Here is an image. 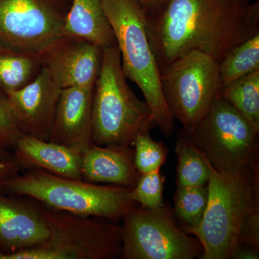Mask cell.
Instances as JSON below:
<instances>
[{"mask_svg":"<svg viewBox=\"0 0 259 259\" xmlns=\"http://www.w3.org/2000/svg\"><path fill=\"white\" fill-rule=\"evenodd\" d=\"M148 40L160 71L192 51L218 64L233 48L259 32L258 2L166 0L146 14Z\"/></svg>","mask_w":259,"mask_h":259,"instance_id":"1","label":"cell"},{"mask_svg":"<svg viewBox=\"0 0 259 259\" xmlns=\"http://www.w3.org/2000/svg\"><path fill=\"white\" fill-rule=\"evenodd\" d=\"M205 158L209 171L207 207L202 222L187 233L203 246L199 258L233 259L242 221L259 204V166L220 173Z\"/></svg>","mask_w":259,"mask_h":259,"instance_id":"2","label":"cell"},{"mask_svg":"<svg viewBox=\"0 0 259 259\" xmlns=\"http://www.w3.org/2000/svg\"><path fill=\"white\" fill-rule=\"evenodd\" d=\"M132 189L65 178L37 168L0 181L2 193L31 197L48 209L115 222L137 205L130 196Z\"/></svg>","mask_w":259,"mask_h":259,"instance_id":"3","label":"cell"},{"mask_svg":"<svg viewBox=\"0 0 259 259\" xmlns=\"http://www.w3.org/2000/svg\"><path fill=\"white\" fill-rule=\"evenodd\" d=\"M117 44L103 48L100 73L94 89L93 144L133 147L140 134L154 124L151 109L126 81Z\"/></svg>","mask_w":259,"mask_h":259,"instance_id":"4","label":"cell"},{"mask_svg":"<svg viewBox=\"0 0 259 259\" xmlns=\"http://www.w3.org/2000/svg\"><path fill=\"white\" fill-rule=\"evenodd\" d=\"M104 12L115 35L126 78L139 87L154 124L170 137L175 119L163 96L161 71L148 40L146 14L135 0H103Z\"/></svg>","mask_w":259,"mask_h":259,"instance_id":"5","label":"cell"},{"mask_svg":"<svg viewBox=\"0 0 259 259\" xmlns=\"http://www.w3.org/2000/svg\"><path fill=\"white\" fill-rule=\"evenodd\" d=\"M47 240L0 259H115L122 251L120 226L98 217H83L46 207Z\"/></svg>","mask_w":259,"mask_h":259,"instance_id":"6","label":"cell"},{"mask_svg":"<svg viewBox=\"0 0 259 259\" xmlns=\"http://www.w3.org/2000/svg\"><path fill=\"white\" fill-rule=\"evenodd\" d=\"M180 134L220 173L259 166V131L220 95L193 131Z\"/></svg>","mask_w":259,"mask_h":259,"instance_id":"7","label":"cell"},{"mask_svg":"<svg viewBox=\"0 0 259 259\" xmlns=\"http://www.w3.org/2000/svg\"><path fill=\"white\" fill-rule=\"evenodd\" d=\"M163 96L175 120L191 132L221 93L219 64L210 56L192 51L161 71Z\"/></svg>","mask_w":259,"mask_h":259,"instance_id":"8","label":"cell"},{"mask_svg":"<svg viewBox=\"0 0 259 259\" xmlns=\"http://www.w3.org/2000/svg\"><path fill=\"white\" fill-rule=\"evenodd\" d=\"M122 220L121 258L194 259L203 253L198 238L177 226L165 204L154 209L134 206Z\"/></svg>","mask_w":259,"mask_h":259,"instance_id":"9","label":"cell"},{"mask_svg":"<svg viewBox=\"0 0 259 259\" xmlns=\"http://www.w3.org/2000/svg\"><path fill=\"white\" fill-rule=\"evenodd\" d=\"M60 0H0V51L42 55L65 35Z\"/></svg>","mask_w":259,"mask_h":259,"instance_id":"10","label":"cell"},{"mask_svg":"<svg viewBox=\"0 0 259 259\" xmlns=\"http://www.w3.org/2000/svg\"><path fill=\"white\" fill-rule=\"evenodd\" d=\"M103 48L82 37L64 35L41 57L54 82L61 89L94 88Z\"/></svg>","mask_w":259,"mask_h":259,"instance_id":"11","label":"cell"},{"mask_svg":"<svg viewBox=\"0 0 259 259\" xmlns=\"http://www.w3.org/2000/svg\"><path fill=\"white\" fill-rule=\"evenodd\" d=\"M61 90L42 66L31 82L5 94L24 134L49 141Z\"/></svg>","mask_w":259,"mask_h":259,"instance_id":"12","label":"cell"},{"mask_svg":"<svg viewBox=\"0 0 259 259\" xmlns=\"http://www.w3.org/2000/svg\"><path fill=\"white\" fill-rule=\"evenodd\" d=\"M45 211L36 199L0 192V252L18 251L47 240Z\"/></svg>","mask_w":259,"mask_h":259,"instance_id":"13","label":"cell"},{"mask_svg":"<svg viewBox=\"0 0 259 259\" xmlns=\"http://www.w3.org/2000/svg\"><path fill=\"white\" fill-rule=\"evenodd\" d=\"M94 88L62 89L49 141L82 153L92 144Z\"/></svg>","mask_w":259,"mask_h":259,"instance_id":"14","label":"cell"},{"mask_svg":"<svg viewBox=\"0 0 259 259\" xmlns=\"http://www.w3.org/2000/svg\"><path fill=\"white\" fill-rule=\"evenodd\" d=\"M82 180L134 188L140 174L135 164L133 147L92 144L81 153Z\"/></svg>","mask_w":259,"mask_h":259,"instance_id":"15","label":"cell"},{"mask_svg":"<svg viewBox=\"0 0 259 259\" xmlns=\"http://www.w3.org/2000/svg\"><path fill=\"white\" fill-rule=\"evenodd\" d=\"M13 159L23 169L37 168L65 178L83 180L81 153L49 141L23 135L15 146Z\"/></svg>","mask_w":259,"mask_h":259,"instance_id":"16","label":"cell"},{"mask_svg":"<svg viewBox=\"0 0 259 259\" xmlns=\"http://www.w3.org/2000/svg\"><path fill=\"white\" fill-rule=\"evenodd\" d=\"M65 35L82 37L102 48L117 44L105 12L103 0H71Z\"/></svg>","mask_w":259,"mask_h":259,"instance_id":"17","label":"cell"},{"mask_svg":"<svg viewBox=\"0 0 259 259\" xmlns=\"http://www.w3.org/2000/svg\"><path fill=\"white\" fill-rule=\"evenodd\" d=\"M41 58L0 51V91L3 95L26 86L42 69Z\"/></svg>","mask_w":259,"mask_h":259,"instance_id":"18","label":"cell"},{"mask_svg":"<svg viewBox=\"0 0 259 259\" xmlns=\"http://www.w3.org/2000/svg\"><path fill=\"white\" fill-rule=\"evenodd\" d=\"M220 96L229 102L259 131V71L221 89Z\"/></svg>","mask_w":259,"mask_h":259,"instance_id":"19","label":"cell"},{"mask_svg":"<svg viewBox=\"0 0 259 259\" xmlns=\"http://www.w3.org/2000/svg\"><path fill=\"white\" fill-rule=\"evenodd\" d=\"M259 71V32L233 48L219 64L221 87Z\"/></svg>","mask_w":259,"mask_h":259,"instance_id":"20","label":"cell"},{"mask_svg":"<svg viewBox=\"0 0 259 259\" xmlns=\"http://www.w3.org/2000/svg\"><path fill=\"white\" fill-rule=\"evenodd\" d=\"M177 166V187H199L208 183L209 166L203 153L179 134L175 148Z\"/></svg>","mask_w":259,"mask_h":259,"instance_id":"21","label":"cell"},{"mask_svg":"<svg viewBox=\"0 0 259 259\" xmlns=\"http://www.w3.org/2000/svg\"><path fill=\"white\" fill-rule=\"evenodd\" d=\"M208 198L207 185L199 187H177L175 192V215L188 233L202 222Z\"/></svg>","mask_w":259,"mask_h":259,"instance_id":"22","label":"cell"},{"mask_svg":"<svg viewBox=\"0 0 259 259\" xmlns=\"http://www.w3.org/2000/svg\"><path fill=\"white\" fill-rule=\"evenodd\" d=\"M135 164L140 175L160 169L166 161L168 150L163 142H158L147 134H140L135 139Z\"/></svg>","mask_w":259,"mask_h":259,"instance_id":"23","label":"cell"},{"mask_svg":"<svg viewBox=\"0 0 259 259\" xmlns=\"http://www.w3.org/2000/svg\"><path fill=\"white\" fill-rule=\"evenodd\" d=\"M164 183L165 176L161 175L160 169L141 174L136 186L131 190V198L144 208H159L164 205Z\"/></svg>","mask_w":259,"mask_h":259,"instance_id":"24","label":"cell"},{"mask_svg":"<svg viewBox=\"0 0 259 259\" xmlns=\"http://www.w3.org/2000/svg\"><path fill=\"white\" fill-rule=\"evenodd\" d=\"M23 135L6 97L0 95V160L13 159L15 146Z\"/></svg>","mask_w":259,"mask_h":259,"instance_id":"25","label":"cell"},{"mask_svg":"<svg viewBox=\"0 0 259 259\" xmlns=\"http://www.w3.org/2000/svg\"><path fill=\"white\" fill-rule=\"evenodd\" d=\"M238 242L239 245H249L259 249V204L242 221Z\"/></svg>","mask_w":259,"mask_h":259,"instance_id":"26","label":"cell"},{"mask_svg":"<svg viewBox=\"0 0 259 259\" xmlns=\"http://www.w3.org/2000/svg\"><path fill=\"white\" fill-rule=\"evenodd\" d=\"M23 170L14 159L0 160V181L16 176Z\"/></svg>","mask_w":259,"mask_h":259,"instance_id":"27","label":"cell"},{"mask_svg":"<svg viewBox=\"0 0 259 259\" xmlns=\"http://www.w3.org/2000/svg\"><path fill=\"white\" fill-rule=\"evenodd\" d=\"M259 249L249 245H239L235 251L233 259H258Z\"/></svg>","mask_w":259,"mask_h":259,"instance_id":"28","label":"cell"},{"mask_svg":"<svg viewBox=\"0 0 259 259\" xmlns=\"http://www.w3.org/2000/svg\"><path fill=\"white\" fill-rule=\"evenodd\" d=\"M144 10L145 14L151 13L159 8L166 0H135Z\"/></svg>","mask_w":259,"mask_h":259,"instance_id":"29","label":"cell"},{"mask_svg":"<svg viewBox=\"0 0 259 259\" xmlns=\"http://www.w3.org/2000/svg\"><path fill=\"white\" fill-rule=\"evenodd\" d=\"M228 1L233 2L236 3H247L248 0H228Z\"/></svg>","mask_w":259,"mask_h":259,"instance_id":"30","label":"cell"}]
</instances>
